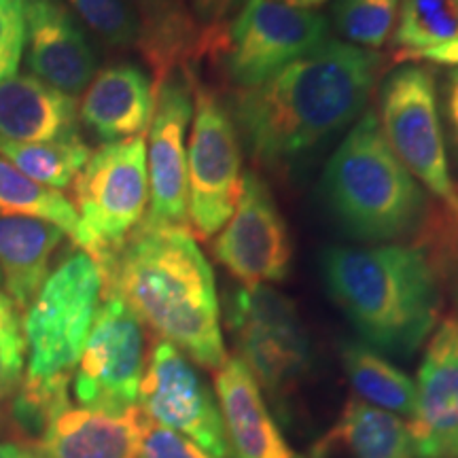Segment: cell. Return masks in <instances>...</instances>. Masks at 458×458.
<instances>
[{
  "mask_svg": "<svg viewBox=\"0 0 458 458\" xmlns=\"http://www.w3.org/2000/svg\"><path fill=\"white\" fill-rule=\"evenodd\" d=\"M382 55L351 43L323 41L255 88L236 89L229 114L257 165L289 168L357 122Z\"/></svg>",
  "mask_w": 458,
  "mask_h": 458,
  "instance_id": "cell-1",
  "label": "cell"
},
{
  "mask_svg": "<svg viewBox=\"0 0 458 458\" xmlns=\"http://www.w3.org/2000/svg\"><path fill=\"white\" fill-rule=\"evenodd\" d=\"M102 283L105 295H117L185 357L206 369L225 363L215 274L189 229L140 223L102 272Z\"/></svg>",
  "mask_w": 458,
  "mask_h": 458,
  "instance_id": "cell-2",
  "label": "cell"
},
{
  "mask_svg": "<svg viewBox=\"0 0 458 458\" xmlns=\"http://www.w3.org/2000/svg\"><path fill=\"white\" fill-rule=\"evenodd\" d=\"M320 274L331 300L377 351L410 357L437 323V270L420 246H329Z\"/></svg>",
  "mask_w": 458,
  "mask_h": 458,
  "instance_id": "cell-3",
  "label": "cell"
},
{
  "mask_svg": "<svg viewBox=\"0 0 458 458\" xmlns=\"http://www.w3.org/2000/svg\"><path fill=\"white\" fill-rule=\"evenodd\" d=\"M102 295L100 267L89 255L77 250L49 272L21 317L28 354L15 418L30 431L41 435L51 418L71 405L68 388Z\"/></svg>",
  "mask_w": 458,
  "mask_h": 458,
  "instance_id": "cell-4",
  "label": "cell"
},
{
  "mask_svg": "<svg viewBox=\"0 0 458 458\" xmlns=\"http://www.w3.org/2000/svg\"><path fill=\"white\" fill-rule=\"evenodd\" d=\"M331 219L360 242H391L425 221V189L403 168L368 111L331 156L320 179Z\"/></svg>",
  "mask_w": 458,
  "mask_h": 458,
  "instance_id": "cell-5",
  "label": "cell"
},
{
  "mask_svg": "<svg viewBox=\"0 0 458 458\" xmlns=\"http://www.w3.org/2000/svg\"><path fill=\"white\" fill-rule=\"evenodd\" d=\"M71 204L79 221L72 242L96 261L102 274L147 215L145 134L105 142L91 153L74 176Z\"/></svg>",
  "mask_w": 458,
  "mask_h": 458,
  "instance_id": "cell-6",
  "label": "cell"
},
{
  "mask_svg": "<svg viewBox=\"0 0 458 458\" xmlns=\"http://www.w3.org/2000/svg\"><path fill=\"white\" fill-rule=\"evenodd\" d=\"M327 20L284 0H246L233 20L204 28L202 60L236 89L255 88L327 41Z\"/></svg>",
  "mask_w": 458,
  "mask_h": 458,
  "instance_id": "cell-7",
  "label": "cell"
},
{
  "mask_svg": "<svg viewBox=\"0 0 458 458\" xmlns=\"http://www.w3.org/2000/svg\"><path fill=\"white\" fill-rule=\"evenodd\" d=\"M238 360L261 393L283 403L310 371L312 348L293 301L267 284L236 286L225 301Z\"/></svg>",
  "mask_w": 458,
  "mask_h": 458,
  "instance_id": "cell-8",
  "label": "cell"
},
{
  "mask_svg": "<svg viewBox=\"0 0 458 458\" xmlns=\"http://www.w3.org/2000/svg\"><path fill=\"white\" fill-rule=\"evenodd\" d=\"M377 114L382 134L403 168L458 219V187L450 174L433 72L410 64L388 74Z\"/></svg>",
  "mask_w": 458,
  "mask_h": 458,
  "instance_id": "cell-9",
  "label": "cell"
},
{
  "mask_svg": "<svg viewBox=\"0 0 458 458\" xmlns=\"http://www.w3.org/2000/svg\"><path fill=\"white\" fill-rule=\"evenodd\" d=\"M242 191L238 130L225 102L193 77V130L187 151V213L198 238L219 233Z\"/></svg>",
  "mask_w": 458,
  "mask_h": 458,
  "instance_id": "cell-10",
  "label": "cell"
},
{
  "mask_svg": "<svg viewBox=\"0 0 458 458\" xmlns=\"http://www.w3.org/2000/svg\"><path fill=\"white\" fill-rule=\"evenodd\" d=\"M145 365V329L140 318L117 295H102L72 376L79 405L108 414L134 410Z\"/></svg>",
  "mask_w": 458,
  "mask_h": 458,
  "instance_id": "cell-11",
  "label": "cell"
},
{
  "mask_svg": "<svg viewBox=\"0 0 458 458\" xmlns=\"http://www.w3.org/2000/svg\"><path fill=\"white\" fill-rule=\"evenodd\" d=\"M139 410L157 425L191 439L210 456L232 458L215 393L170 342L153 344L140 382Z\"/></svg>",
  "mask_w": 458,
  "mask_h": 458,
  "instance_id": "cell-12",
  "label": "cell"
},
{
  "mask_svg": "<svg viewBox=\"0 0 458 458\" xmlns=\"http://www.w3.org/2000/svg\"><path fill=\"white\" fill-rule=\"evenodd\" d=\"M193 117V74L176 71L156 85L148 123V208L142 223L189 229L187 128Z\"/></svg>",
  "mask_w": 458,
  "mask_h": 458,
  "instance_id": "cell-13",
  "label": "cell"
},
{
  "mask_svg": "<svg viewBox=\"0 0 458 458\" xmlns=\"http://www.w3.org/2000/svg\"><path fill=\"white\" fill-rule=\"evenodd\" d=\"M216 261L244 286L280 283L289 276V227L270 187L255 172L242 174L236 210L213 242Z\"/></svg>",
  "mask_w": 458,
  "mask_h": 458,
  "instance_id": "cell-14",
  "label": "cell"
},
{
  "mask_svg": "<svg viewBox=\"0 0 458 458\" xmlns=\"http://www.w3.org/2000/svg\"><path fill=\"white\" fill-rule=\"evenodd\" d=\"M414 385L408 428L416 458H458V318L435 329Z\"/></svg>",
  "mask_w": 458,
  "mask_h": 458,
  "instance_id": "cell-15",
  "label": "cell"
},
{
  "mask_svg": "<svg viewBox=\"0 0 458 458\" xmlns=\"http://www.w3.org/2000/svg\"><path fill=\"white\" fill-rule=\"evenodd\" d=\"M26 62L32 74L68 96L96 74V54L62 0H26Z\"/></svg>",
  "mask_w": 458,
  "mask_h": 458,
  "instance_id": "cell-16",
  "label": "cell"
},
{
  "mask_svg": "<svg viewBox=\"0 0 458 458\" xmlns=\"http://www.w3.org/2000/svg\"><path fill=\"white\" fill-rule=\"evenodd\" d=\"M215 397L232 458H301L284 439L259 385L242 360L225 359L215 369Z\"/></svg>",
  "mask_w": 458,
  "mask_h": 458,
  "instance_id": "cell-17",
  "label": "cell"
},
{
  "mask_svg": "<svg viewBox=\"0 0 458 458\" xmlns=\"http://www.w3.org/2000/svg\"><path fill=\"white\" fill-rule=\"evenodd\" d=\"M140 410L125 414L72 408L68 405L51 418L37 445L34 458H136Z\"/></svg>",
  "mask_w": 458,
  "mask_h": 458,
  "instance_id": "cell-18",
  "label": "cell"
},
{
  "mask_svg": "<svg viewBox=\"0 0 458 458\" xmlns=\"http://www.w3.org/2000/svg\"><path fill=\"white\" fill-rule=\"evenodd\" d=\"M156 106V89L145 71L134 64H114L94 74L79 119L100 140L114 142L145 134Z\"/></svg>",
  "mask_w": 458,
  "mask_h": 458,
  "instance_id": "cell-19",
  "label": "cell"
},
{
  "mask_svg": "<svg viewBox=\"0 0 458 458\" xmlns=\"http://www.w3.org/2000/svg\"><path fill=\"white\" fill-rule=\"evenodd\" d=\"M74 96L51 88L34 74L0 81V139L13 142H57L79 136Z\"/></svg>",
  "mask_w": 458,
  "mask_h": 458,
  "instance_id": "cell-20",
  "label": "cell"
},
{
  "mask_svg": "<svg viewBox=\"0 0 458 458\" xmlns=\"http://www.w3.org/2000/svg\"><path fill=\"white\" fill-rule=\"evenodd\" d=\"M136 47L153 71V89L165 77L182 71L196 77L202 62L204 28L185 0H136Z\"/></svg>",
  "mask_w": 458,
  "mask_h": 458,
  "instance_id": "cell-21",
  "label": "cell"
},
{
  "mask_svg": "<svg viewBox=\"0 0 458 458\" xmlns=\"http://www.w3.org/2000/svg\"><path fill=\"white\" fill-rule=\"evenodd\" d=\"M64 236L47 221L0 215V283L21 314L47 280L51 257Z\"/></svg>",
  "mask_w": 458,
  "mask_h": 458,
  "instance_id": "cell-22",
  "label": "cell"
},
{
  "mask_svg": "<svg viewBox=\"0 0 458 458\" xmlns=\"http://www.w3.org/2000/svg\"><path fill=\"white\" fill-rule=\"evenodd\" d=\"M308 458H416L410 428L391 411L351 399Z\"/></svg>",
  "mask_w": 458,
  "mask_h": 458,
  "instance_id": "cell-23",
  "label": "cell"
},
{
  "mask_svg": "<svg viewBox=\"0 0 458 458\" xmlns=\"http://www.w3.org/2000/svg\"><path fill=\"white\" fill-rule=\"evenodd\" d=\"M342 368L354 393L363 403L394 416H411L416 403V385L410 376L360 342H344L340 348Z\"/></svg>",
  "mask_w": 458,
  "mask_h": 458,
  "instance_id": "cell-24",
  "label": "cell"
},
{
  "mask_svg": "<svg viewBox=\"0 0 458 458\" xmlns=\"http://www.w3.org/2000/svg\"><path fill=\"white\" fill-rule=\"evenodd\" d=\"M91 156L81 136L57 142H13L0 139V157L13 164L21 174L49 189L72 185Z\"/></svg>",
  "mask_w": 458,
  "mask_h": 458,
  "instance_id": "cell-25",
  "label": "cell"
},
{
  "mask_svg": "<svg viewBox=\"0 0 458 458\" xmlns=\"http://www.w3.org/2000/svg\"><path fill=\"white\" fill-rule=\"evenodd\" d=\"M0 215L47 221L71 238L79 225L77 213L64 193L28 179L4 157H0Z\"/></svg>",
  "mask_w": 458,
  "mask_h": 458,
  "instance_id": "cell-26",
  "label": "cell"
},
{
  "mask_svg": "<svg viewBox=\"0 0 458 458\" xmlns=\"http://www.w3.org/2000/svg\"><path fill=\"white\" fill-rule=\"evenodd\" d=\"M458 38V0H401L393 43L399 51L428 49Z\"/></svg>",
  "mask_w": 458,
  "mask_h": 458,
  "instance_id": "cell-27",
  "label": "cell"
},
{
  "mask_svg": "<svg viewBox=\"0 0 458 458\" xmlns=\"http://www.w3.org/2000/svg\"><path fill=\"white\" fill-rule=\"evenodd\" d=\"M399 4L401 0H337L334 24L346 41L377 49L393 37Z\"/></svg>",
  "mask_w": 458,
  "mask_h": 458,
  "instance_id": "cell-28",
  "label": "cell"
},
{
  "mask_svg": "<svg viewBox=\"0 0 458 458\" xmlns=\"http://www.w3.org/2000/svg\"><path fill=\"white\" fill-rule=\"evenodd\" d=\"M91 32L113 47H130L139 37V20L130 0H68Z\"/></svg>",
  "mask_w": 458,
  "mask_h": 458,
  "instance_id": "cell-29",
  "label": "cell"
},
{
  "mask_svg": "<svg viewBox=\"0 0 458 458\" xmlns=\"http://www.w3.org/2000/svg\"><path fill=\"white\" fill-rule=\"evenodd\" d=\"M26 354L21 312L0 291V403L20 391L26 374Z\"/></svg>",
  "mask_w": 458,
  "mask_h": 458,
  "instance_id": "cell-30",
  "label": "cell"
},
{
  "mask_svg": "<svg viewBox=\"0 0 458 458\" xmlns=\"http://www.w3.org/2000/svg\"><path fill=\"white\" fill-rule=\"evenodd\" d=\"M26 47V0H0V81L13 77Z\"/></svg>",
  "mask_w": 458,
  "mask_h": 458,
  "instance_id": "cell-31",
  "label": "cell"
},
{
  "mask_svg": "<svg viewBox=\"0 0 458 458\" xmlns=\"http://www.w3.org/2000/svg\"><path fill=\"white\" fill-rule=\"evenodd\" d=\"M136 458H215L191 439L170 431L140 411L139 450Z\"/></svg>",
  "mask_w": 458,
  "mask_h": 458,
  "instance_id": "cell-32",
  "label": "cell"
},
{
  "mask_svg": "<svg viewBox=\"0 0 458 458\" xmlns=\"http://www.w3.org/2000/svg\"><path fill=\"white\" fill-rule=\"evenodd\" d=\"M439 117H442L444 139L448 140L450 153L458 168V68L444 74L442 94L437 96Z\"/></svg>",
  "mask_w": 458,
  "mask_h": 458,
  "instance_id": "cell-33",
  "label": "cell"
},
{
  "mask_svg": "<svg viewBox=\"0 0 458 458\" xmlns=\"http://www.w3.org/2000/svg\"><path fill=\"white\" fill-rule=\"evenodd\" d=\"M394 62H433V64H448L458 68V38L428 49L418 51H397L393 55Z\"/></svg>",
  "mask_w": 458,
  "mask_h": 458,
  "instance_id": "cell-34",
  "label": "cell"
},
{
  "mask_svg": "<svg viewBox=\"0 0 458 458\" xmlns=\"http://www.w3.org/2000/svg\"><path fill=\"white\" fill-rule=\"evenodd\" d=\"M240 0H191L193 13L202 26H216L227 21L229 13Z\"/></svg>",
  "mask_w": 458,
  "mask_h": 458,
  "instance_id": "cell-35",
  "label": "cell"
},
{
  "mask_svg": "<svg viewBox=\"0 0 458 458\" xmlns=\"http://www.w3.org/2000/svg\"><path fill=\"white\" fill-rule=\"evenodd\" d=\"M0 458H34V454L28 445L0 442Z\"/></svg>",
  "mask_w": 458,
  "mask_h": 458,
  "instance_id": "cell-36",
  "label": "cell"
},
{
  "mask_svg": "<svg viewBox=\"0 0 458 458\" xmlns=\"http://www.w3.org/2000/svg\"><path fill=\"white\" fill-rule=\"evenodd\" d=\"M284 3L291 4V7L310 11L314 7H320V4H325V3H327V0H284Z\"/></svg>",
  "mask_w": 458,
  "mask_h": 458,
  "instance_id": "cell-37",
  "label": "cell"
}]
</instances>
